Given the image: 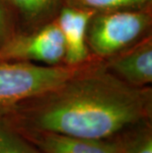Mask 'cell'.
Here are the masks:
<instances>
[{
  "mask_svg": "<svg viewBox=\"0 0 152 153\" xmlns=\"http://www.w3.org/2000/svg\"><path fill=\"white\" fill-rule=\"evenodd\" d=\"M0 153H41L20 132L0 118Z\"/></svg>",
  "mask_w": 152,
  "mask_h": 153,
  "instance_id": "cell-11",
  "label": "cell"
},
{
  "mask_svg": "<svg viewBox=\"0 0 152 153\" xmlns=\"http://www.w3.org/2000/svg\"><path fill=\"white\" fill-rule=\"evenodd\" d=\"M14 18L18 32L38 29L53 21L62 0H2Z\"/></svg>",
  "mask_w": 152,
  "mask_h": 153,
  "instance_id": "cell-8",
  "label": "cell"
},
{
  "mask_svg": "<svg viewBox=\"0 0 152 153\" xmlns=\"http://www.w3.org/2000/svg\"><path fill=\"white\" fill-rule=\"evenodd\" d=\"M104 62V59L95 58L80 65H43L0 60V107L39 95Z\"/></svg>",
  "mask_w": 152,
  "mask_h": 153,
  "instance_id": "cell-3",
  "label": "cell"
},
{
  "mask_svg": "<svg viewBox=\"0 0 152 153\" xmlns=\"http://www.w3.org/2000/svg\"><path fill=\"white\" fill-rule=\"evenodd\" d=\"M95 12L62 5L56 16V22L64 43L65 65H80L95 58L90 53L86 42L89 21Z\"/></svg>",
  "mask_w": 152,
  "mask_h": 153,
  "instance_id": "cell-6",
  "label": "cell"
},
{
  "mask_svg": "<svg viewBox=\"0 0 152 153\" xmlns=\"http://www.w3.org/2000/svg\"><path fill=\"white\" fill-rule=\"evenodd\" d=\"M113 137L119 153H152V120L128 126Z\"/></svg>",
  "mask_w": 152,
  "mask_h": 153,
  "instance_id": "cell-9",
  "label": "cell"
},
{
  "mask_svg": "<svg viewBox=\"0 0 152 153\" xmlns=\"http://www.w3.org/2000/svg\"><path fill=\"white\" fill-rule=\"evenodd\" d=\"M107 70L133 87H147L152 82V34L108 59Z\"/></svg>",
  "mask_w": 152,
  "mask_h": 153,
  "instance_id": "cell-5",
  "label": "cell"
},
{
  "mask_svg": "<svg viewBox=\"0 0 152 153\" xmlns=\"http://www.w3.org/2000/svg\"><path fill=\"white\" fill-rule=\"evenodd\" d=\"M62 5L97 13L149 7L152 6V0H62Z\"/></svg>",
  "mask_w": 152,
  "mask_h": 153,
  "instance_id": "cell-10",
  "label": "cell"
},
{
  "mask_svg": "<svg viewBox=\"0 0 152 153\" xmlns=\"http://www.w3.org/2000/svg\"><path fill=\"white\" fill-rule=\"evenodd\" d=\"M19 132L41 153H119L114 137L89 139L47 131Z\"/></svg>",
  "mask_w": 152,
  "mask_h": 153,
  "instance_id": "cell-7",
  "label": "cell"
},
{
  "mask_svg": "<svg viewBox=\"0 0 152 153\" xmlns=\"http://www.w3.org/2000/svg\"><path fill=\"white\" fill-rule=\"evenodd\" d=\"M152 6L95 13L86 42L93 56L108 59L151 33Z\"/></svg>",
  "mask_w": 152,
  "mask_h": 153,
  "instance_id": "cell-2",
  "label": "cell"
},
{
  "mask_svg": "<svg viewBox=\"0 0 152 153\" xmlns=\"http://www.w3.org/2000/svg\"><path fill=\"white\" fill-rule=\"evenodd\" d=\"M18 32L14 18L6 7L4 2L0 0V48Z\"/></svg>",
  "mask_w": 152,
  "mask_h": 153,
  "instance_id": "cell-12",
  "label": "cell"
},
{
  "mask_svg": "<svg viewBox=\"0 0 152 153\" xmlns=\"http://www.w3.org/2000/svg\"><path fill=\"white\" fill-rule=\"evenodd\" d=\"M0 60L64 64L63 38L56 19L35 30L17 32L0 48Z\"/></svg>",
  "mask_w": 152,
  "mask_h": 153,
  "instance_id": "cell-4",
  "label": "cell"
},
{
  "mask_svg": "<svg viewBox=\"0 0 152 153\" xmlns=\"http://www.w3.org/2000/svg\"><path fill=\"white\" fill-rule=\"evenodd\" d=\"M105 62L39 95L0 107V118L19 131L89 139L111 138L152 120L151 86L128 85L107 70Z\"/></svg>",
  "mask_w": 152,
  "mask_h": 153,
  "instance_id": "cell-1",
  "label": "cell"
}]
</instances>
